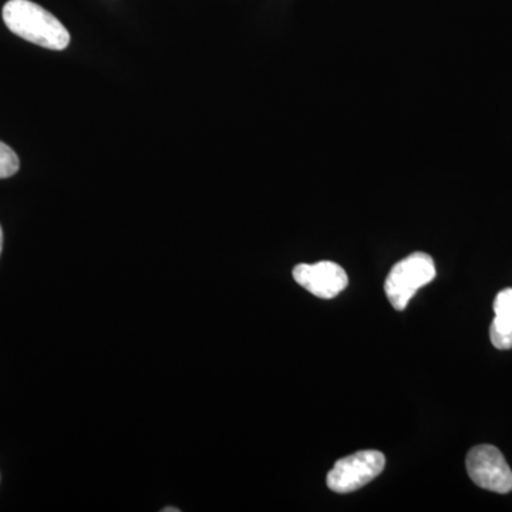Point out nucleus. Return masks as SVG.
<instances>
[{"label":"nucleus","instance_id":"nucleus-1","mask_svg":"<svg viewBox=\"0 0 512 512\" xmlns=\"http://www.w3.org/2000/svg\"><path fill=\"white\" fill-rule=\"evenodd\" d=\"M3 22L10 32L33 45L64 50L70 45L69 30L45 8L30 0H9L3 6Z\"/></svg>","mask_w":512,"mask_h":512},{"label":"nucleus","instance_id":"nucleus-2","mask_svg":"<svg viewBox=\"0 0 512 512\" xmlns=\"http://www.w3.org/2000/svg\"><path fill=\"white\" fill-rule=\"evenodd\" d=\"M436 278L433 258L424 252H414L393 266L387 275L384 292L396 311H404L420 288Z\"/></svg>","mask_w":512,"mask_h":512},{"label":"nucleus","instance_id":"nucleus-3","mask_svg":"<svg viewBox=\"0 0 512 512\" xmlns=\"http://www.w3.org/2000/svg\"><path fill=\"white\" fill-rule=\"evenodd\" d=\"M384 466H386V458L380 451H359L352 456L340 458L335 467L329 471L326 484L333 493H353L379 477Z\"/></svg>","mask_w":512,"mask_h":512},{"label":"nucleus","instance_id":"nucleus-4","mask_svg":"<svg viewBox=\"0 0 512 512\" xmlns=\"http://www.w3.org/2000/svg\"><path fill=\"white\" fill-rule=\"evenodd\" d=\"M466 466L468 476L484 490L497 494L512 491V471L497 447L477 446L468 453Z\"/></svg>","mask_w":512,"mask_h":512},{"label":"nucleus","instance_id":"nucleus-5","mask_svg":"<svg viewBox=\"0 0 512 512\" xmlns=\"http://www.w3.org/2000/svg\"><path fill=\"white\" fill-rule=\"evenodd\" d=\"M293 279L306 291L322 299L336 298L349 284L345 269L330 261L296 265Z\"/></svg>","mask_w":512,"mask_h":512},{"label":"nucleus","instance_id":"nucleus-6","mask_svg":"<svg viewBox=\"0 0 512 512\" xmlns=\"http://www.w3.org/2000/svg\"><path fill=\"white\" fill-rule=\"evenodd\" d=\"M494 312L495 318L490 328L491 343L500 350L512 349V288L498 293Z\"/></svg>","mask_w":512,"mask_h":512},{"label":"nucleus","instance_id":"nucleus-7","mask_svg":"<svg viewBox=\"0 0 512 512\" xmlns=\"http://www.w3.org/2000/svg\"><path fill=\"white\" fill-rule=\"evenodd\" d=\"M20 168L19 157L15 151L0 141V180L13 177Z\"/></svg>","mask_w":512,"mask_h":512},{"label":"nucleus","instance_id":"nucleus-8","mask_svg":"<svg viewBox=\"0 0 512 512\" xmlns=\"http://www.w3.org/2000/svg\"><path fill=\"white\" fill-rule=\"evenodd\" d=\"M2 247H3V231H2V227H0V254H2Z\"/></svg>","mask_w":512,"mask_h":512},{"label":"nucleus","instance_id":"nucleus-9","mask_svg":"<svg viewBox=\"0 0 512 512\" xmlns=\"http://www.w3.org/2000/svg\"><path fill=\"white\" fill-rule=\"evenodd\" d=\"M173 512V511H180V510H174V508H165L164 512Z\"/></svg>","mask_w":512,"mask_h":512}]
</instances>
